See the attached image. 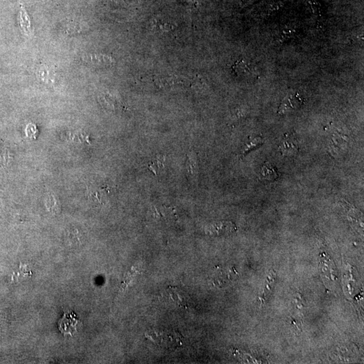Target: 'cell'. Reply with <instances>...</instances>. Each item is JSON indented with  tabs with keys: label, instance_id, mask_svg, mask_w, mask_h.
<instances>
[{
	"label": "cell",
	"instance_id": "19",
	"mask_svg": "<svg viewBox=\"0 0 364 364\" xmlns=\"http://www.w3.org/2000/svg\"><path fill=\"white\" fill-rule=\"evenodd\" d=\"M303 296H302V295H300V294H297V296L295 298V300H294V303H296V306L298 308H300V307L303 306V302H302V300H303Z\"/></svg>",
	"mask_w": 364,
	"mask_h": 364
},
{
	"label": "cell",
	"instance_id": "17",
	"mask_svg": "<svg viewBox=\"0 0 364 364\" xmlns=\"http://www.w3.org/2000/svg\"><path fill=\"white\" fill-rule=\"evenodd\" d=\"M164 156H156V160L150 164V169L154 172V174L158 173L160 170H162L164 166Z\"/></svg>",
	"mask_w": 364,
	"mask_h": 364
},
{
	"label": "cell",
	"instance_id": "18",
	"mask_svg": "<svg viewBox=\"0 0 364 364\" xmlns=\"http://www.w3.org/2000/svg\"><path fill=\"white\" fill-rule=\"evenodd\" d=\"M154 26L156 29H160V30H164V32L169 30L172 27L171 25L166 24V23H162V22H156V21H154Z\"/></svg>",
	"mask_w": 364,
	"mask_h": 364
},
{
	"label": "cell",
	"instance_id": "10",
	"mask_svg": "<svg viewBox=\"0 0 364 364\" xmlns=\"http://www.w3.org/2000/svg\"><path fill=\"white\" fill-rule=\"evenodd\" d=\"M278 178V172L276 166L270 162H265L261 168L260 178L268 181H274Z\"/></svg>",
	"mask_w": 364,
	"mask_h": 364
},
{
	"label": "cell",
	"instance_id": "7",
	"mask_svg": "<svg viewBox=\"0 0 364 364\" xmlns=\"http://www.w3.org/2000/svg\"><path fill=\"white\" fill-rule=\"evenodd\" d=\"M110 187L106 185H98L89 190V197L91 200L98 204H104L109 198Z\"/></svg>",
	"mask_w": 364,
	"mask_h": 364
},
{
	"label": "cell",
	"instance_id": "1",
	"mask_svg": "<svg viewBox=\"0 0 364 364\" xmlns=\"http://www.w3.org/2000/svg\"><path fill=\"white\" fill-rule=\"evenodd\" d=\"M304 102V100L298 92L288 94L280 104L278 114L282 115V114L299 109Z\"/></svg>",
	"mask_w": 364,
	"mask_h": 364
},
{
	"label": "cell",
	"instance_id": "8",
	"mask_svg": "<svg viewBox=\"0 0 364 364\" xmlns=\"http://www.w3.org/2000/svg\"><path fill=\"white\" fill-rule=\"evenodd\" d=\"M152 212L154 218L162 222H172L177 220L176 211L172 207L164 206L154 207Z\"/></svg>",
	"mask_w": 364,
	"mask_h": 364
},
{
	"label": "cell",
	"instance_id": "20",
	"mask_svg": "<svg viewBox=\"0 0 364 364\" xmlns=\"http://www.w3.org/2000/svg\"><path fill=\"white\" fill-rule=\"evenodd\" d=\"M254 1H256V0H241V2H240V5H241V6L242 7L246 6L254 2Z\"/></svg>",
	"mask_w": 364,
	"mask_h": 364
},
{
	"label": "cell",
	"instance_id": "5",
	"mask_svg": "<svg viewBox=\"0 0 364 364\" xmlns=\"http://www.w3.org/2000/svg\"><path fill=\"white\" fill-rule=\"evenodd\" d=\"M278 148L282 156H291L297 154L299 150V144L293 134H286Z\"/></svg>",
	"mask_w": 364,
	"mask_h": 364
},
{
	"label": "cell",
	"instance_id": "21",
	"mask_svg": "<svg viewBox=\"0 0 364 364\" xmlns=\"http://www.w3.org/2000/svg\"><path fill=\"white\" fill-rule=\"evenodd\" d=\"M186 1L196 6H198V2H197L196 0H186Z\"/></svg>",
	"mask_w": 364,
	"mask_h": 364
},
{
	"label": "cell",
	"instance_id": "9",
	"mask_svg": "<svg viewBox=\"0 0 364 364\" xmlns=\"http://www.w3.org/2000/svg\"><path fill=\"white\" fill-rule=\"evenodd\" d=\"M234 72L238 76H249L254 72V66L250 63L244 60L236 62L232 66Z\"/></svg>",
	"mask_w": 364,
	"mask_h": 364
},
{
	"label": "cell",
	"instance_id": "2",
	"mask_svg": "<svg viewBox=\"0 0 364 364\" xmlns=\"http://www.w3.org/2000/svg\"><path fill=\"white\" fill-rule=\"evenodd\" d=\"M79 322L80 321L72 312H64L61 320L58 322V328L64 334L72 336L74 332L76 331Z\"/></svg>",
	"mask_w": 364,
	"mask_h": 364
},
{
	"label": "cell",
	"instance_id": "15",
	"mask_svg": "<svg viewBox=\"0 0 364 364\" xmlns=\"http://www.w3.org/2000/svg\"><path fill=\"white\" fill-rule=\"evenodd\" d=\"M158 84L162 87H166L172 86V85H176L178 84H184L183 80H180V78L177 77H166V78H162L158 79Z\"/></svg>",
	"mask_w": 364,
	"mask_h": 364
},
{
	"label": "cell",
	"instance_id": "11",
	"mask_svg": "<svg viewBox=\"0 0 364 364\" xmlns=\"http://www.w3.org/2000/svg\"><path fill=\"white\" fill-rule=\"evenodd\" d=\"M84 61L94 65L108 66L114 63L111 57L104 55H88L82 58Z\"/></svg>",
	"mask_w": 364,
	"mask_h": 364
},
{
	"label": "cell",
	"instance_id": "14",
	"mask_svg": "<svg viewBox=\"0 0 364 364\" xmlns=\"http://www.w3.org/2000/svg\"><path fill=\"white\" fill-rule=\"evenodd\" d=\"M264 141L263 138L260 136L255 137V138H250L247 143H246L243 148H242L241 156H244L246 154H248L252 149L256 148L257 146L262 144Z\"/></svg>",
	"mask_w": 364,
	"mask_h": 364
},
{
	"label": "cell",
	"instance_id": "12",
	"mask_svg": "<svg viewBox=\"0 0 364 364\" xmlns=\"http://www.w3.org/2000/svg\"><path fill=\"white\" fill-rule=\"evenodd\" d=\"M216 278H214V280H212V282H214V284L216 286H220V284L222 286V284H224L226 282L224 278H226L230 282H232V280H236V274L234 270L228 271L218 270L216 273Z\"/></svg>",
	"mask_w": 364,
	"mask_h": 364
},
{
	"label": "cell",
	"instance_id": "4",
	"mask_svg": "<svg viewBox=\"0 0 364 364\" xmlns=\"http://www.w3.org/2000/svg\"><path fill=\"white\" fill-rule=\"evenodd\" d=\"M237 230L236 224L230 222H222L210 224L205 229V232L209 236L228 235Z\"/></svg>",
	"mask_w": 364,
	"mask_h": 364
},
{
	"label": "cell",
	"instance_id": "16",
	"mask_svg": "<svg viewBox=\"0 0 364 364\" xmlns=\"http://www.w3.org/2000/svg\"><path fill=\"white\" fill-rule=\"evenodd\" d=\"M296 34H297L296 29L292 28V27H290V28L286 27V28L282 29V32H280L278 40L280 42H284V40L293 38Z\"/></svg>",
	"mask_w": 364,
	"mask_h": 364
},
{
	"label": "cell",
	"instance_id": "13",
	"mask_svg": "<svg viewBox=\"0 0 364 364\" xmlns=\"http://www.w3.org/2000/svg\"><path fill=\"white\" fill-rule=\"evenodd\" d=\"M46 206L48 210L53 214H58L61 210V204L59 199L53 194H50L46 197Z\"/></svg>",
	"mask_w": 364,
	"mask_h": 364
},
{
	"label": "cell",
	"instance_id": "3",
	"mask_svg": "<svg viewBox=\"0 0 364 364\" xmlns=\"http://www.w3.org/2000/svg\"><path fill=\"white\" fill-rule=\"evenodd\" d=\"M186 169L188 178L193 184H196L198 181L199 164L197 154L194 150L191 149L187 154Z\"/></svg>",
	"mask_w": 364,
	"mask_h": 364
},
{
	"label": "cell",
	"instance_id": "6",
	"mask_svg": "<svg viewBox=\"0 0 364 364\" xmlns=\"http://www.w3.org/2000/svg\"><path fill=\"white\" fill-rule=\"evenodd\" d=\"M170 299L178 306L188 308L190 298L187 294L176 286H170L168 290Z\"/></svg>",
	"mask_w": 364,
	"mask_h": 364
}]
</instances>
